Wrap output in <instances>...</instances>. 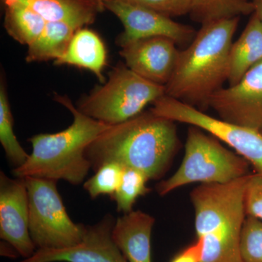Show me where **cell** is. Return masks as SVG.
<instances>
[{
	"mask_svg": "<svg viewBox=\"0 0 262 262\" xmlns=\"http://www.w3.org/2000/svg\"><path fill=\"white\" fill-rule=\"evenodd\" d=\"M5 28L17 42L29 46L42 34L48 22L20 4L5 5Z\"/></svg>",
	"mask_w": 262,
	"mask_h": 262,
	"instance_id": "ac0fdd59",
	"label": "cell"
},
{
	"mask_svg": "<svg viewBox=\"0 0 262 262\" xmlns=\"http://www.w3.org/2000/svg\"><path fill=\"white\" fill-rule=\"evenodd\" d=\"M151 110L175 122L188 124L206 131L247 160L255 173L262 177V133L260 131L215 118L166 95L157 100Z\"/></svg>",
	"mask_w": 262,
	"mask_h": 262,
	"instance_id": "52a82bcc",
	"label": "cell"
},
{
	"mask_svg": "<svg viewBox=\"0 0 262 262\" xmlns=\"http://www.w3.org/2000/svg\"><path fill=\"white\" fill-rule=\"evenodd\" d=\"M244 262H262V221L246 216L241 237Z\"/></svg>",
	"mask_w": 262,
	"mask_h": 262,
	"instance_id": "603a6c76",
	"label": "cell"
},
{
	"mask_svg": "<svg viewBox=\"0 0 262 262\" xmlns=\"http://www.w3.org/2000/svg\"><path fill=\"white\" fill-rule=\"evenodd\" d=\"M165 95V86L143 78L125 64H118L110 72L107 82L96 88L77 108L112 126L137 116Z\"/></svg>",
	"mask_w": 262,
	"mask_h": 262,
	"instance_id": "5b68a950",
	"label": "cell"
},
{
	"mask_svg": "<svg viewBox=\"0 0 262 262\" xmlns=\"http://www.w3.org/2000/svg\"><path fill=\"white\" fill-rule=\"evenodd\" d=\"M0 142L7 158L15 168L22 166L28 159L29 154L20 145L13 130V115L3 76L0 84Z\"/></svg>",
	"mask_w": 262,
	"mask_h": 262,
	"instance_id": "ffe728a7",
	"label": "cell"
},
{
	"mask_svg": "<svg viewBox=\"0 0 262 262\" xmlns=\"http://www.w3.org/2000/svg\"><path fill=\"white\" fill-rule=\"evenodd\" d=\"M141 6L156 10L170 17L189 14L191 0H123Z\"/></svg>",
	"mask_w": 262,
	"mask_h": 262,
	"instance_id": "cb8c5ba5",
	"label": "cell"
},
{
	"mask_svg": "<svg viewBox=\"0 0 262 262\" xmlns=\"http://www.w3.org/2000/svg\"><path fill=\"white\" fill-rule=\"evenodd\" d=\"M250 167L247 160L214 136L191 125L180 166L171 177L158 183L157 191L164 196L193 183L226 184L251 173Z\"/></svg>",
	"mask_w": 262,
	"mask_h": 262,
	"instance_id": "277c9868",
	"label": "cell"
},
{
	"mask_svg": "<svg viewBox=\"0 0 262 262\" xmlns=\"http://www.w3.org/2000/svg\"><path fill=\"white\" fill-rule=\"evenodd\" d=\"M0 237L24 258L37 251L29 232V198L24 178L0 173Z\"/></svg>",
	"mask_w": 262,
	"mask_h": 262,
	"instance_id": "30bf717a",
	"label": "cell"
},
{
	"mask_svg": "<svg viewBox=\"0 0 262 262\" xmlns=\"http://www.w3.org/2000/svg\"><path fill=\"white\" fill-rule=\"evenodd\" d=\"M29 198V232L37 250H59L82 242L86 226L71 220L56 181L24 177Z\"/></svg>",
	"mask_w": 262,
	"mask_h": 262,
	"instance_id": "8992f818",
	"label": "cell"
},
{
	"mask_svg": "<svg viewBox=\"0 0 262 262\" xmlns=\"http://www.w3.org/2000/svg\"><path fill=\"white\" fill-rule=\"evenodd\" d=\"M115 218L105 215L96 225L86 226L82 242L59 250L39 249L20 262H128L112 237Z\"/></svg>",
	"mask_w": 262,
	"mask_h": 262,
	"instance_id": "8fae6325",
	"label": "cell"
},
{
	"mask_svg": "<svg viewBox=\"0 0 262 262\" xmlns=\"http://www.w3.org/2000/svg\"><path fill=\"white\" fill-rule=\"evenodd\" d=\"M87 1L94 5L98 10H101L104 9V8H103V3H104V2L106 1V0H87Z\"/></svg>",
	"mask_w": 262,
	"mask_h": 262,
	"instance_id": "f1b7e54d",
	"label": "cell"
},
{
	"mask_svg": "<svg viewBox=\"0 0 262 262\" xmlns=\"http://www.w3.org/2000/svg\"><path fill=\"white\" fill-rule=\"evenodd\" d=\"M124 168L115 162L103 164L84 183V189L92 199L101 195L111 196L119 187Z\"/></svg>",
	"mask_w": 262,
	"mask_h": 262,
	"instance_id": "7402d4cb",
	"label": "cell"
},
{
	"mask_svg": "<svg viewBox=\"0 0 262 262\" xmlns=\"http://www.w3.org/2000/svg\"><path fill=\"white\" fill-rule=\"evenodd\" d=\"M262 61V20L251 15L244 32L232 43L229 52V85L239 82L254 66Z\"/></svg>",
	"mask_w": 262,
	"mask_h": 262,
	"instance_id": "9a60e30c",
	"label": "cell"
},
{
	"mask_svg": "<svg viewBox=\"0 0 262 262\" xmlns=\"http://www.w3.org/2000/svg\"><path fill=\"white\" fill-rule=\"evenodd\" d=\"M165 37L141 39L122 48L120 55L127 68L143 78L165 86L171 78L179 51Z\"/></svg>",
	"mask_w": 262,
	"mask_h": 262,
	"instance_id": "7c38bea8",
	"label": "cell"
},
{
	"mask_svg": "<svg viewBox=\"0 0 262 262\" xmlns=\"http://www.w3.org/2000/svg\"><path fill=\"white\" fill-rule=\"evenodd\" d=\"M179 146L175 122L150 110L108 127L87 146L85 156L94 171L115 162L157 180L168 170Z\"/></svg>",
	"mask_w": 262,
	"mask_h": 262,
	"instance_id": "6da1fadb",
	"label": "cell"
},
{
	"mask_svg": "<svg viewBox=\"0 0 262 262\" xmlns=\"http://www.w3.org/2000/svg\"><path fill=\"white\" fill-rule=\"evenodd\" d=\"M154 217L132 211L115 220L112 237L128 262H151V235Z\"/></svg>",
	"mask_w": 262,
	"mask_h": 262,
	"instance_id": "4fadbf2b",
	"label": "cell"
},
{
	"mask_svg": "<svg viewBox=\"0 0 262 262\" xmlns=\"http://www.w3.org/2000/svg\"><path fill=\"white\" fill-rule=\"evenodd\" d=\"M107 63V52L101 38L94 31L79 29L64 53L55 61L56 65H70L91 71L104 83L103 72Z\"/></svg>",
	"mask_w": 262,
	"mask_h": 262,
	"instance_id": "5bb4252c",
	"label": "cell"
},
{
	"mask_svg": "<svg viewBox=\"0 0 262 262\" xmlns=\"http://www.w3.org/2000/svg\"><path fill=\"white\" fill-rule=\"evenodd\" d=\"M246 216L262 221V177L251 173L245 195Z\"/></svg>",
	"mask_w": 262,
	"mask_h": 262,
	"instance_id": "d4e9b609",
	"label": "cell"
},
{
	"mask_svg": "<svg viewBox=\"0 0 262 262\" xmlns=\"http://www.w3.org/2000/svg\"><path fill=\"white\" fill-rule=\"evenodd\" d=\"M78 29L67 22H48L42 34L28 46L26 61H56L64 53L71 39Z\"/></svg>",
	"mask_w": 262,
	"mask_h": 262,
	"instance_id": "e0dca14e",
	"label": "cell"
},
{
	"mask_svg": "<svg viewBox=\"0 0 262 262\" xmlns=\"http://www.w3.org/2000/svg\"><path fill=\"white\" fill-rule=\"evenodd\" d=\"M4 3L24 5L48 23L67 22L79 29L92 24L99 10L87 0H4Z\"/></svg>",
	"mask_w": 262,
	"mask_h": 262,
	"instance_id": "2e32d148",
	"label": "cell"
},
{
	"mask_svg": "<svg viewBox=\"0 0 262 262\" xmlns=\"http://www.w3.org/2000/svg\"><path fill=\"white\" fill-rule=\"evenodd\" d=\"M149 179L141 170L131 168H124L121 181L116 192L110 196L117 204V211L125 213L134 211L138 198L149 193L147 187Z\"/></svg>",
	"mask_w": 262,
	"mask_h": 262,
	"instance_id": "44dd1931",
	"label": "cell"
},
{
	"mask_svg": "<svg viewBox=\"0 0 262 262\" xmlns=\"http://www.w3.org/2000/svg\"><path fill=\"white\" fill-rule=\"evenodd\" d=\"M252 0H191L189 15L201 25L253 14Z\"/></svg>",
	"mask_w": 262,
	"mask_h": 262,
	"instance_id": "d6986e66",
	"label": "cell"
},
{
	"mask_svg": "<svg viewBox=\"0 0 262 262\" xmlns=\"http://www.w3.org/2000/svg\"><path fill=\"white\" fill-rule=\"evenodd\" d=\"M1 254L8 257H14V256L15 257V256L19 255V253L11 245L4 241L3 245L2 244L1 246Z\"/></svg>",
	"mask_w": 262,
	"mask_h": 262,
	"instance_id": "4316f807",
	"label": "cell"
},
{
	"mask_svg": "<svg viewBox=\"0 0 262 262\" xmlns=\"http://www.w3.org/2000/svg\"><path fill=\"white\" fill-rule=\"evenodd\" d=\"M56 101L73 115L70 127L56 134H39L29 141L32 151L22 166L13 170L18 178L27 177L63 180L78 185L91 169L85 156L87 146L110 125L94 120L76 108L68 98L56 96Z\"/></svg>",
	"mask_w": 262,
	"mask_h": 262,
	"instance_id": "3957f363",
	"label": "cell"
},
{
	"mask_svg": "<svg viewBox=\"0 0 262 262\" xmlns=\"http://www.w3.org/2000/svg\"><path fill=\"white\" fill-rule=\"evenodd\" d=\"M208 107L213 108L224 121L262 133V61L237 83L215 92Z\"/></svg>",
	"mask_w": 262,
	"mask_h": 262,
	"instance_id": "9c48e42d",
	"label": "cell"
},
{
	"mask_svg": "<svg viewBox=\"0 0 262 262\" xmlns=\"http://www.w3.org/2000/svg\"><path fill=\"white\" fill-rule=\"evenodd\" d=\"M103 8L116 15L123 25L124 31L117 39L121 48L153 37L168 38L177 45H189L196 36V31L190 26L146 7L123 0H106Z\"/></svg>",
	"mask_w": 262,
	"mask_h": 262,
	"instance_id": "ba28073f",
	"label": "cell"
},
{
	"mask_svg": "<svg viewBox=\"0 0 262 262\" xmlns=\"http://www.w3.org/2000/svg\"><path fill=\"white\" fill-rule=\"evenodd\" d=\"M253 5V13L258 15V18L262 20V0H252Z\"/></svg>",
	"mask_w": 262,
	"mask_h": 262,
	"instance_id": "83f0119b",
	"label": "cell"
},
{
	"mask_svg": "<svg viewBox=\"0 0 262 262\" xmlns=\"http://www.w3.org/2000/svg\"><path fill=\"white\" fill-rule=\"evenodd\" d=\"M239 18L202 25L190 44L179 51L173 75L165 85L166 96L196 108L208 107L210 98L228 80L229 52Z\"/></svg>",
	"mask_w": 262,
	"mask_h": 262,
	"instance_id": "7a4b0ae2",
	"label": "cell"
},
{
	"mask_svg": "<svg viewBox=\"0 0 262 262\" xmlns=\"http://www.w3.org/2000/svg\"><path fill=\"white\" fill-rule=\"evenodd\" d=\"M203 248V241L196 237L194 244L187 246L176 255L170 262H201Z\"/></svg>",
	"mask_w": 262,
	"mask_h": 262,
	"instance_id": "484cf974",
	"label": "cell"
}]
</instances>
